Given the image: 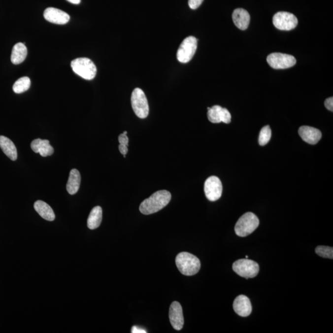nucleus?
I'll list each match as a JSON object with an SVG mask.
<instances>
[{
	"instance_id": "f257e3e1",
	"label": "nucleus",
	"mask_w": 333,
	"mask_h": 333,
	"mask_svg": "<svg viewBox=\"0 0 333 333\" xmlns=\"http://www.w3.org/2000/svg\"><path fill=\"white\" fill-rule=\"evenodd\" d=\"M171 197L168 191H158L141 202L139 210L144 215L154 214L165 207L170 201Z\"/></svg>"
},
{
	"instance_id": "f03ea898",
	"label": "nucleus",
	"mask_w": 333,
	"mask_h": 333,
	"mask_svg": "<svg viewBox=\"0 0 333 333\" xmlns=\"http://www.w3.org/2000/svg\"><path fill=\"white\" fill-rule=\"evenodd\" d=\"M175 263L180 273L186 276L196 275L200 268V259L187 252L178 254L176 257Z\"/></svg>"
},
{
	"instance_id": "7ed1b4c3",
	"label": "nucleus",
	"mask_w": 333,
	"mask_h": 333,
	"mask_svg": "<svg viewBox=\"0 0 333 333\" xmlns=\"http://www.w3.org/2000/svg\"><path fill=\"white\" fill-rule=\"evenodd\" d=\"M259 225L258 217L253 213L247 212L242 215L235 225V233L240 237H246L258 229Z\"/></svg>"
},
{
	"instance_id": "20e7f679",
	"label": "nucleus",
	"mask_w": 333,
	"mask_h": 333,
	"mask_svg": "<svg viewBox=\"0 0 333 333\" xmlns=\"http://www.w3.org/2000/svg\"><path fill=\"white\" fill-rule=\"evenodd\" d=\"M73 72L85 80L94 79L97 75L96 66L92 60L87 58L75 59L71 62Z\"/></svg>"
},
{
	"instance_id": "39448f33",
	"label": "nucleus",
	"mask_w": 333,
	"mask_h": 333,
	"mask_svg": "<svg viewBox=\"0 0 333 333\" xmlns=\"http://www.w3.org/2000/svg\"><path fill=\"white\" fill-rule=\"evenodd\" d=\"M131 103L136 116L140 119H145L149 114V105L144 92L136 88L132 92Z\"/></svg>"
},
{
	"instance_id": "423d86ee",
	"label": "nucleus",
	"mask_w": 333,
	"mask_h": 333,
	"mask_svg": "<svg viewBox=\"0 0 333 333\" xmlns=\"http://www.w3.org/2000/svg\"><path fill=\"white\" fill-rule=\"evenodd\" d=\"M233 270L241 277L252 278L258 275L259 266L256 262L248 259H239L233 264Z\"/></svg>"
},
{
	"instance_id": "0eeeda50",
	"label": "nucleus",
	"mask_w": 333,
	"mask_h": 333,
	"mask_svg": "<svg viewBox=\"0 0 333 333\" xmlns=\"http://www.w3.org/2000/svg\"><path fill=\"white\" fill-rule=\"evenodd\" d=\"M198 40L195 36L186 38L180 44L177 51V58L179 62L187 63L192 60L197 50Z\"/></svg>"
},
{
	"instance_id": "6e6552de",
	"label": "nucleus",
	"mask_w": 333,
	"mask_h": 333,
	"mask_svg": "<svg viewBox=\"0 0 333 333\" xmlns=\"http://www.w3.org/2000/svg\"><path fill=\"white\" fill-rule=\"evenodd\" d=\"M273 25L281 31H291L298 26V20L294 14L288 12L280 11L273 18Z\"/></svg>"
},
{
	"instance_id": "1a4fd4ad",
	"label": "nucleus",
	"mask_w": 333,
	"mask_h": 333,
	"mask_svg": "<svg viewBox=\"0 0 333 333\" xmlns=\"http://www.w3.org/2000/svg\"><path fill=\"white\" fill-rule=\"evenodd\" d=\"M266 61L271 67L275 69H285L295 66L296 60L292 55L280 53L270 54L266 58Z\"/></svg>"
},
{
	"instance_id": "9d476101",
	"label": "nucleus",
	"mask_w": 333,
	"mask_h": 333,
	"mask_svg": "<svg viewBox=\"0 0 333 333\" xmlns=\"http://www.w3.org/2000/svg\"><path fill=\"white\" fill-rule=\"evenodd\" d=\"M222 184L221 181L215 176H211L205 180L204 192L205 197L210 201H216L222 197Z\"/></svg>"
},
{
	"instance_id": "9b49d317",
	"label": "nucleus",
	"mask_w": 333,
	"mask_h": 333,
	"mask_svg": "<svg viewBox=\"0 0 333 333\" xmlns=\"http://www.w3.org/2000/svg\"><path fill=\"white\" fill-rule=\"evenodd\" d=\"M169 319L171 325L177 331L182 329L184 325L183 310L180 303L177 301L172 303L169 310Z\"/></svg>"
},
{
	"instance_id": "f8f14e48",
	"label": "nucleus",
	"mask_w": 333,
	"mask_h": 333,
	"mask_svg": "<svg viewBox=\"0 0 333 333\" xmlns=\"http://www.w3.org/2000/svg\"><path fill=\"white\" fill-rule=\"evenodd\" d=\"M44 18L50 23L63 25L70 20V16L66 12L55 8H48L44 12Z\"/></svg>"
},
{
	"instance_id": "ddd939ff",
	"label": "nucleus",
	"mask_w": 333,
	"mask_h": 333,
	"mask_svg": "<svg viewBox=\"0 0 333 333\" xmlns=\"http://www.w3.org/2000/svg\"><path fill=\"white\" fill-rule=\"evenodd\" d=\"M299 134L303 141L310 144L318 143L322 136L319 130L309 126L300 127L299 129Z\"/></svg>"
},
{
	"instance_id": "4468645a",
	"label": "nucleus",
	"mask_w": 333,
	"mask_h": 333,
	"mask_svg": "<svg viewBox=\"0 0 333 333\" xmlns=\"http://www.w3.org/2000/svg\"><path fill=\"white\" fill-rule=\"evenodd\" d=\"M233 309L237 315L246 317L252 312L251 301L247 296L240 295L235 299L233 302Z\"/></svg>"
},
{
	"instance_id": "2eb2a0df",
	"label": "nucleus",
	"mask_w": 333,
	"mask_h": 333,
	"mask_svg": "<svg viewBox=\"0 0 333 333\" xmlns=\"http://www.w3.org/2000/svg\"><path fill=\"white\" fill-rule=\"evenodd\" d=\"M31 149L35 153H39L42 157L51 156L54 153V149L47 139H34L31 143Z\"/></svg>"
},
{
	"instance_id": "dca6fc26",
	"label": "nucleus",
	"mask_w": 333,
	"mask_h": 333,
	"mask_svg": "<svg viewBox=\"0 0 333 333\" xmlns=\"http://www.w3.org/2000/svg\"><path fill=\"white\" fill-rule=\"evenodd\" d=\"M233 20L235 26L242 31L248 28L250 23V15L246 10L242 8L235 9L232 14Z\"/></svg>"
},
{
	"instance_id": "f3484780",
	"label": "nucleus",
	"mask_w": 333,
	"mask_h": 333,
	"mask_svg": "<svg viewBox=\"0 0 333 333\" xmlns=\"http://www.w3.org/2000/svg\"><path fill=\"white\" fill-rule=\"evenodd\" d=\"M0 148L11 160L16 161L18 158L16 146L10 139L6 136H0Z\"/></svg>"
},
{
	"instance_id": "a211bd4d",
	"label": "nucleus",
	"mask_w": 333,
	"mask_h": 333,
	"mask_svg": "<svg viewBox=\"0 0 333 333\" xmlns=\"http://www.w3.org/2000/svg\"><path fill=\"white\" fill-rule=\"evenodd\" d=\"M34 208L43 219L48 221H53L55 219V214L52 208L42 200L36 201L34 204Z\"/></svg>"
},
{
	"instance_id": "6ab92c4d",
	"label": "nucleus",
	"mask_w": 333,
	"mask_h": 333,
	"mask_svg": "<svg viewBox=\"0 0 333 333\" xmlns=\"http://www.w3.org/2000/svg\"><path fill=\"white\" fill-rule=\"evenodd\" d=\"M28 55V49L23 43H18L14 46L12 50L11 60L14 65H19L26 60Z\"/></svg>"
},
{
	"instance_id": "aec40b11",
	"label": "nucleus",
	"mask_w": 333,
	"mask_h": 333,
	"mask_svg": "<svg viewBox=\"0 0 333 333\" xmlns=\"http://www.w3.org/2000/svg\"><path fill=\"white\" fill-rule=\"evenodd\" d=\"M81 182V176L78 170L73 168L71 170L68 177L66 189L70 195H75L79 190Z\"/></svg>"
},
{
	"instance_id": "412c9836",
	"label": "nucleus",
	"mask_w": 333,
	"mask_h": 333,
	"mask_svg": "<svg viewBox=\"0 0 333 333\" xmlns=\"http://www.w3.org/2000/svg\"><path fill=\"white\" fill-rule=\"evenodd\" d=\"M102 217V210L100 206H96L90 212L87 220L88 227L90 229L95 230L101 225Z\"/></svg>"
},
{
	"instance_id": "4be33fe9",
	"label": "nucleus",
	"mask_w": 333,
	"mask_h": 333,
	"mask_svg": "<svg viewBox=\"0 0 333 333\" xmlns=\"http://www.w3.org/2000/svg\"><path fill=\"white\" fill-rule=\"evenodd\" d=\"M31 80L28 77H24L19 78L16 81L13 85V89L16 94H22L27 91L31 87Z\"/></svg>"
},
{
	"instance_id": "5701e85b",
	"label": "nucleus",
	"mask_w": 333,
	"mask_h": 333,
	"mask_svg": "<svg viewBox=\"0 0 333 333\" xmlns=\"http://www.w3.org/2000/svg\"><path fill=\"white\" fill-rule=\"evenodd\" d=\"M207 117L210 122L219 124L221 122V112L222 107L215 105L212 107H208Z\"/></svg>"
},
{
	"instance_id": "b1692460",
	"label": "nucleus",
	"mask_w": 333,
	"mask_h": 333,
	"mask_svg": "<svg viewBox=\"0 0 333 333\" xmlns=\"http://www.w3.org/2000/svg\"><path fill=\"white\" fill-rule=\"evenodd\" d=\"M271 131L270 126H266L262 129L259 137V143L261 146H265L270 140Z\"/></svg>"
},
{
	"instance_id": "393cba45",
	"label": "nucleus",
	"mask_w": 333,
	"mask_h": 333,
	"mask_svg": "<svg viewBox=\"0 0 333 333\" xmlns=\"http://www.w3.org/2000/svg\"><path fill=\"white\" fill-rule=\"evenodd\" d=\"M315 253L318 256L322 257L323 258L333 259V247L319 246L315 249Z\"/></svg>"
},
{
	"instance_id": "a878e982",
	"label": "nucleus",
	"mask_w": 333,
	"mask_h": 333,
	"mask_svg": "<svg viewBox=\"0 0 333 333\" xmlns=\"http://www.w3.org/2000/svg\"><path fill=\"white\" fill-rule=\"evenodd\" d=\"M232 116L227 109L223 108L221 112V122L225 124H230L231 122Z\"/></svg>"
},
{
	"instance_id": "bb28decb",
	"label": "nucleus",
	"mask_w": 333,
	"mask_h": 333,
	"mask_svg": "<svg viewBox=\"0 0 333 333\" xmlns=\"http://www.w3.org/2000/svg\"><path fill=\"white\" fill-rule=\"evenodd\" d=\"M204 0H188V4L192 9H197L199 8Z\"/></svg>"
},
{
	"instance_id": "cd10ccee",
	"label": "nucleus",
	"mask_w": 333,
	"mask_h": 333,
	"mask_svg": "<svg viewBox=\"0 0 333 333\" xmlns=\"http://www.w3.org/2000/svg\"><path fill=\"white\" fill-rule=\"evenodd\" d=\"M127 132L125 131L123 133L120 134L119 136V142L120 144H125V145H129V138L127 136Z\"/></svg>"
},
{
	"instance_id": "c85d7f7f",
	"label": "nucleus",
	"mask_w": 333,
	"mask_h": 333,
	"mask_svg": "<svg viewBox=\"0 0 333 333\" xmlns=\"http://www.w3.org/2000/svg\"><path fill=\"white\" fill-rule=\"evenodd\" d=\"M325 106L326 108L329 110V111L333 112V98H328L325 100Z\"/></svg>"
},
{
	"instance_id": "c756f323",
	"label": "nucleus",
	"mask_w": 333,
	"mask_h": 333,
	"mask_svg": "<svg viewBox=\"0 0 333 333\" xmlns=\"http://www.w3.org/2000/svg\"><path fill=\"white\" fill-rule=\"evenodd\" d=\"M120 152L122 154H123L124 158H126V155L128 153V146L125 145V144H120L119 146Z\"/></svg>"
},
{
	"instance_id": "7c9ffc66",
	"label": "nucleus",
	"mask_w": 333,
	"mask_h": 333,
	"mask_svg": "<svg viewBox=\"0 0 333 333\" xmlns=\"http://www.w3.org/2000/svg\"><path fill=\"white\" fill-rule=\"evenodd\" d=\"M132 333H146V332L145 330L142 329V328L136 327L134 326L133 328H132Z\"/></svg>"
},
{
	"instance_id": "2f4dec72",
	"label": "nucleus",
	"mask_w": 333,
	"mask_h": 333,
	"mask_svg": "<svg viewBox=\"0 0 333 333\" xmlns=\"http://www.w3.org/2000/svg\"><path fill=\"white\" fill-rule=\"evenodd\" d=\"M70 3L75 4H78L80 3L81 0H67Z\"/></svg>"
},
{
	"instance_id": "473e14b6",
	"label": "nucleus",
	"mask_w": 333,
	"mask_h": 333,
	"mask_svg": "<svg viewBox=\"0 0 333 333\" xmlns=\"http://www.w3.org/2000/svg\"><path fill=\"white\" fill-rule=\"evenodd\" d=\"M246 259H248V256H246Z\"/></svg>"
}]
</instances>
